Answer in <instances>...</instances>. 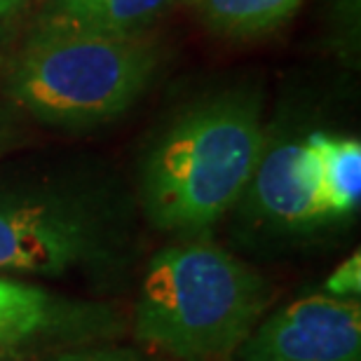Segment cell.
<instances>
[{"label": "cell", "instance_id": "1", "mask_svg": "<svg viewBox=\"0 0 361 361\" xmlns=\"http://www.w3.org/2000/svg\"><path fill=\"white\" fill-rule=\"evenodd\" d=\"M265 150L261 94L228 90L185 108L150 146L141 204L155 228L200 237L249 190Z\"/></svg>", "mask_w": 361, "mask_h": 361}, {"label": "cell", "instance_id": "2", "mask_svg": "<svg viewBox=\"0 0 361 361\" xmlns=\"http://www.w3.org/2000/svg\"><path fill=\"white\" fill-rule=\"evenodd\" d=\"M272 288L204 235L157 251L134 307V336L174 361H226L265 317Z\"/></svg>", "mask_w": 361, "mask_h": 361}, {"label": "cell", "instance_id": "3", "mask_svg": "<svg viewBox=\"0 0 361 361\" xmlns=\"http://www.w3.org/2000/svg\"><path fill=\"white\" fill-rule=\"evenodd\" d=\"M162 61L146 33L38 24L7 68V97L47 127L97 129L139 104Z\"/></svg>", "mask_w": 361, "mask_h": 361}, {"label": "cell", "instance_id": "4", "mask_svg": "<svg viewBox=\"0 0 361 361\" xmlns=\"http://www.w3.org/2000/svg\"><path fill=\"white\" fill-rule=\"evenodd\" d=\"M118 247L108 207L87 192L0 190V274H61L104 268Z\"/></svg>", "mask_w": 361, "mask_h": 361}, {"label": "cell", "instance_id": "5", "mask_svg": "<svg viewBox=\"0 0 361 361\" xmlns=\"http://www.w3.org/2000/svg\"><path fill=\"white\" fill-rule=\"evenodd\" d=\"M122 334L111 305L0 274V361H24Z\"/></svg>", "mask_w": 361, "mask_h": 361}, {"label": "cell", "instance_id": "6", "mask_svg": "<svg viewBox=\"0 0 361 361\" xmlns=\"http://www.w3.org/2000/svg\"><path fill=\"white\" fill-rule=\"evenodd\" d=\"M240 361H361L357 298L310 293L263 317L237 350Z\"/></svg>", "mask_w": 361, "mask_h": 361}, {"label": "cell", "instance_id": "7", "mask_svg": "<svg viewBox=\"0 0 361 361\" xmlns=\"http://www.w3.org/2000/svg\"><path fill=\"white\" fill-rule=\"evenodd\" d=\"M249 188L258 212L274 226L305 228L326 221L319 162L310 139L263 150Z\"/></svg>", "mask_w": 361, "mask_h": 361}, {"label": "cell", "instance_id": "8", "mask_svg": "<svg viewBox=\"0 0 361 361\" xmlns=\"http://www.w3.org/2000/svg\"><path fill=\"white\" fill-rule=\"evenodd\" d=\"M178 0H47L40 24L101 33H146Z\"/></svg>", "mask_w": 361, "mask_h": 361}, {"label": "cell", "instance_id": "9", "mask_svg": "<svg viewBox=\"0 0 361 361\" xmlns=\"http://www.w3.org/2000/svg\"><path fill=\"white\" fill-rule=\"evenodd\" d=\"M319 162L324 214L329 219L350 216L361 200V143L352 136L312 132L307 136Z\"/></svg>", "mask_w": 361, "mask_h": 361}, {"label": "cell", "instance_id": "10", "mask_svg": "<svg viewBox=\"0 0 361 361\" xmlns=\"http://www.w3.org/2000/svg\"><path fill=\"white\" fill-rule=\"evenodd\" d=\"M190 5L212 31L251 38L288 21L302 0H190Z\"/></svg>", "mask_w": 361, "mask_h": 361}, {"label": "cell", "instance_id": "11", "mask_svg": "<svg viewBox=\"0 0 361 361\" xmlns=\"http://www.w3.org/2000/svg\"><path fill=\"white\" fill-rule=\"evenodd\" d=\"M31 361H157V359L153 355H148V352H143L141 348L106 341V343H92V345H78V348L56 350V352H49V355L35 357Z\"/></svg>", "mask_w": 361, "mask_h": 361}, {"label": "cell", "instance_id": "12", "mask_svg": "<svg viewBox=\"0 0 361 361\" xmlns=\"http://www.w3.org/2000/svg\"><path fill=\"white\" fill-rule=\"evenodd\" d=\"M361 291V254L355 251L324 281V293L334 298H357Z\"/></svg>", "mask_w": 361, "mask_h": 361}, {"label": "cell", "instance_id": "13", "mask_svg": "<svg viewBox=\"0 0 361 361\" xmlns=\"http://www.w3.org/2000/svg\"><path fill=\"white\" fill-rule=\"evenodd\" d=\"M19 139V122L14 115V108L0 104V155L14 148Z\"/></svg>", "mask_w": 361, "mask_h": 361}, {"label": "cell", "instance_id": "14", "mask_svg": "<svg viewBox=\"0 0 361 361\" xmlns=\"http://www.w3.org/2000/svg\"><path fill=\"white\" fill-rule=\"evenodd\" d=\"M17 12H19V7L0 0V47L5 45L7 33H10V26H12V19L17 17Z\"/></svg>", "mask_w": 361, "mask_h": 361}, {"label": "cell", "instance_id": "15", "mask_svg": "<svg viewBox=\"0 0 361 361\" xmlns=\"http://www.w3.org/2000/svg\"><path fill=\"white\" fill-rule=\"evenodd\" d=\"M3 3H10V5H14V7H21L24 3H28V0H3ZM47 3V0H45Z\"/></svg>", "mask_w": 361, "mask_h": 361}]
</instances>
